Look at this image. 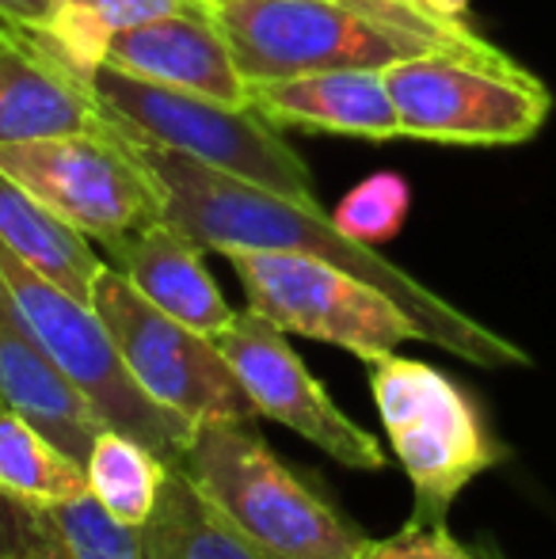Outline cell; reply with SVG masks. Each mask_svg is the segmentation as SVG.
Listing matches in <instances>:
<instances>
[{"label": "cell", "instance_id": "cell-12", "mask_svg": "<svg viewBox=\"0 0 556 559\" xmlns=\"http://www.w3.org/2000/svg\"><path fill=\"white\" fill-rule=\"evenodd\" d=\"M248 107L271 126H294L335 138L393 141L401 138L386 69H324L279 81L248 84Z\"/></svg>", "mask_w": 556, "mask_h": 559}, {"label": "cell", "instance_id": "cell-9", "mask_svg": "<svg viewBox=\"0 0 556 559\" xmlns=\"http://www.w3.org/2000/svg\"><path fill=\"white\" fill-rule=\"evenodd\" d=\"M138 389L187 423H260L252 396L210 335L141 297L122 271L107 263L92 294Z\"/></svg>", "mask_w": 556, "mask_h": 559}, {"label": "cell", "instance_id": "cell-24", "mask_svg": "<svg viewBox=\"0 0 556 559\" xmlns=\"http://www.w3.org/2000/svg\"><path fill=\"white\" fill-rule=\"evenodd\" d=\"M61 4H73L81 12L96 15L107 31H127L138 23H149L156 15H171V12H194V8H206L210 0H61Z\"/></svg>", "mask_w": 556, "mask_h": 559}, {"label": "cell", "instance_id": "cell-26", "mask_svg": "<svg viewBox=\"0 0 556 559\" xmlns=\"http://www.w3.org/2000/svg\"><path fill=\"white\" fill-rule=\"evenodd\" d=\"M416 4L453 23H465V15H469V0H416Z\"/></svg>", "mask_w": 556, "mask_h": 559}, {"label": "cell", "instance_id": "cell-6", "mask_svg": "<svg viewBox=\"0 0 556 559\" xmlns=\"http://www.w3.org/2000/svg\"><path fill=\"white\" fill-rule=\"evenodd\" d=\"M248 84L324 69H389L442 46L324 0H210Z\"/></svg>", "mask_w": 556, "mask_h": 559}, {"label": "cell", "instance_id": "cell-19", "mask_svg": "<svg viewBox=\"0 0 556 559\" xmlns=\"http://www.w3.org/2000/svg\"><path fill=\"white\" fill-rule=\"evenodd\" d=\"M168 464V456L149 449L141 438L107 427L99 430L88 456H84V479H88V491L96 495L107 514L141 530L161 502Z\"/></svg>", "mask_w": 556, "mask_h": 559}, {"label": "cell", "instance_id": "cell-15", "mask_svg": "<svg viewBox=\"0 0 556 559\" xmlns=\"http://www.w3.org/2000/svg\"><path fill=\"white\" fill-rule=\"evenodd\" d=\"M111 126V115L104 111L88 81L69 73L20 31L8 35V43L0 46V145Z\"/></svg>", "mask_w": 556, "mask_h": 559}, {"label": "cell", "instance_id": "cell-16", "mask_svg": "<svg viewBox=\"0 0 556 559\" xmlns=\"http://www.w3.org/2000/svg\"><path fill=\"white\" fill-rule=\"evenodd\" d=\"M0 559H145L141 533L99 507L92 491L69 499L0 495Z\"/></svg>", "mask_w": 556, "mask_h": 559}, {"label": "cell", "instance_id": "cell-14", "mask_svg": "<svg viewBox=\"0 0 556 559\" xmlns=\"http://www.w3.org/2000/svg\"><path fill=\"white\" fill-rule=\"evenodd\" d=\"M0 400L38 423L81 464L99 430H107V419L96 412V404L61 373L58 361L31 335L4 278H0Z\"/></svg>", "mask_w": 556, "mask_h": 559}, {"label": "cell", "instance_id": "cell-20", "mask_svg": "<svg viewBox=\"0 0 556 559\" xmlns=\"http://www.w3.org/2000/svg\"><path fill=\"white\" fill-rule=\"evenodd\" d=\"M88 491L84 464L69 456L38 423L0 400V495L69 499Z\"/></svg>", "mask_w": 556, "mask_h": 559}, {"label": "cell", "instance_id": "cell-3", "mask_svg": "<svg viewBox=\"0 0 556 559\" xmlns=\"http://www.w3.org/2000/svg\"><path fill=\"white\" fill-rule=\"evenodd\" d=\"M366 366L378 419L412 484V522L446 525L458 495L507 461V445L473 392L430 361L386 354Z\"/></svg>", "mask_w": 556, "mask_h": 559}, {"label": "cell", "instance_id": "cell-22", "mask_svg": "<svg viewBox=\"0 0 556 559\" xmlns=\"http://www.w3.org/2000/svg\"><path fill=\"white\" fill-rule=\"evenodd\" d=\"M324 4H343V8H355V12L378 15V20L412 31V35L427 38V43L442 46L446 53H458V58L484 61V66H514V58H507L499 46H492L488 38L476 35L469 23H453V20H442V15H430L427 8L401 4V0H324Z\"/></svg>", "mask_w": 556, "mask_h": 559}, {"label": "cell", "instance_id": "cell-11", "mask_svg": "<svg viewBox=\"0 0 556 559\" xmlns=\"http://www.w3.org/2000/svg\"><path fill=\"white\" fill-rule=\"evenodd\" d=\"M107 66L164 88L194 92L229 107H248V81L225 31L206 8L156 15L115 35Z\"/></svg>", "mask_w": 556, "mask_h": 559}, {"label": "cell", "instance_id": "cell-13", "mask_svg": "<svg viewBox=\"0 0 556 559\" xmlns=\"http://www.w3.org/2000/svg\"><path fill=\"white\" fill-rule=\"evenodd\" d=\"M104 248L115 259V271L127 274L141 297H149L156 309L176 317L179 324L214 338L237 317V309L225 301L222 286L202 259L206 248L179 225H171L168 217L141 225L138 233L119 236Z\"/></svg>", "mask_w": 556, "mask_h": 559}, {"label": "cell", "instance_id": "cell-23", "mask_svg": "<svg viewBox=\"0 0 556 559\" xmlns=\"http://www.w3.org/2000/svg\"><path fill=\"white\" fill-rule=\"evenodd\" d=\"M363 559H476L465 545L450 537L446 525H423V522H404L389 537H370Z\"/></svg>", "mask_w": 556, "mask_h": 559}, {"label": "cell", "instance_id": "cell-17", "mask_svg": "<svg viewBox=\"0 0 556 559\" xmlns=\"http://www.w3.org/2000/svg\"><path fill=\"white\" fill-rule=\"evenodd\" d=\"M0 243L88 305L99 274L107 271V259L96 251V243L69 222H61L43 199L15 183L8 171H0Z\"/></svg>", "mask_w": 556, "mask_h": 559}, {"label": "cell", "instance_id": "cell-2", "mask_svg": "<svg viewBox=\"0 0 556 559\" xmlns=\"http://www.w3.org/2000/svg\"><path fill=\"white\" fill-rule=\"evenodd\" d=\"M176 461L268 559H363L370 545L320 484L268 445L260 423H199Z\"/></svg>", "mask_w": 556, "mask_h": 559}, {"label": "cell", "instance_id": "cell-4", "mask_svg": "<svg viewBox=\"0 0 556 559\" xmlns=\"http://www.w3.org/2000/svg\"><path fill=\"white\" fill-rule=\"evenodd\" d=\"M92 92L119 130L149 145L171 148L225 176L271 187L294 199H317L309 164L252 107H229L194 92L164 88L115 66L92 76Z\"/></svg>", "mask_w": 556, "mask_h": 559}, {"label": "cell", "instance_id": "cell-25", "mask_svg": "<svg viewBox=\"0 0 556 559\" xmlns=\"http://www.w3.org/2000/svg\"><path fill=\"white\" fill-rule=\"evenodd\" d=\"M58 0H0V23L12 31H35L50 20Z\"/></svg>", "mask_w": 556, "mask_h": 559}, {"label": "cell", "instance_id": "cell-8", "mask_svg": "<svg viewBox=\"0 0 556 559\" xmlns=\"http://www.w3.org/2000/svg\"><path fill=\"white\" fill-rule=\"evenodd\" d=\"M401 138L438 145H522L537 138L553 96L530 69L484 66L458 53H416L386 69Z\"/></svg>", "mask_w": 556, "mask_h": 559}, {"label": "cell", "instance_id": "cell-18", "mask_svg": "<svg viewBox=\"0 0 556 559\" xmlns=\"http://www.w3.org/2000/svg\"><path fill=\"white\" fill-rule=\"evenodd\" d=\"M138 533L145 559H268L179 461L168 464L161 502Z\"/></svg>", "mask_w": 556, "mask_h": 559}, {"label": "cell", "instance_id": "cell-28", "mask_svg": "<svg viewBox=\"0 0 556 559\" xmlns=\"http://www.w3.org/2000/svg\"><path fill=\"white\" fill-rule=\"evenodd\" d=\"M401 4H416V0H401ZM419 8V4H416ZM430 15H435V12H430Z\"/></svg>", "mask_w": 556, "mask_h": 559}, {"label": "cell", "instance_id": "cell-5", "mask_svg": "<svg viewBox=\"0 0 556 559\" xmlns=\"http://www.w3.org/2000/svg\"><path fill=\"white\" fill-rule=\"evenodd\" d=\"M248 309L286 335L332 343L358 361H378L404 343H427L419 320L386 289L358 274L297 251H225Z\"/></svg>", "mask_w": 556, "mask_h": 559}, {"label": "cell", "instance_id": "cell-7", "mask_svg": "<svg viewBox=\"0 0 556 559\" xmlns=\"http://www.w3.org/2000/svg\"><path fill=\"white\" fill-rule=\"evenodd\" d=\"M0 171L43 199L96 248L164 217L161 183L119 126L0 145Z\"/></svg>", "mask_w": 556, "mask_h": 559}, {"label": "cell", "instance_id": "cell-10", "mask_svg": "<svg viewBox=\"0 0 556 559\" xmlns=\"http://www.w3.org/2000/svg\"><path fill=\"white\" fill-rule=\"evenodd\" d=\"M225 361L240 377L245 392L252 396L260 423H279L294 430L320 453L340 461L343 468L378 472L386 468V449L370 430L358 427L351 415L324 392V384L312 377L301 354L289 346L286 332H279L260 312L240 309L225 332L214 335Z\"/></svg>", "mask_w": 556, "mask_h": 559}, {"label": "cell", "instance_id": "cell-27", "mask_svg": "<svg viewBox=\"0 0 556 559\" xmlns=\"http://www.w3.org/2000/svg\"><path fill=\"white\" fill-rule=\"evenodd\" d=\"M8 35H12V27H4V23H0V46L8 43Z\"/></svg>", "mask_w": 556, "mask_h": 559}, {"label": "cell", "instance_id": "cell-1", "mask_svg": "<svg viewBox=\"0 0 556 559\" xmlns=\"http://www.w3.org/2000/svg\"><path fill=\"white\" fill-rule=\"evenodd\" d=\"M130 141L138 145V153L145 156L156 183H161L164 217L184 228L187 236H194L206 251L225 255V251L237 248H268L324 259V263L343 266V271L366 278L370 286L386 289L393 301H401L427 332V343L484 369L530 366V354L514 346L511 338L496 335L492 328L476 324L473 317L453 309L446 297H438L419 278L401 271L378 248H366V243L343 236L332 214L317 206V199L279 194L271 187L214 171L206 164L191 160V156L171 153V148L149 145V141L138 138Z\"/></svg>", "mask_w": 556, "mask_h": 559}, {"label": "cell", "instance_id": "cell-21", "mask_svg": "<svg viewBox=\"0 0 556 559\" xmlns=\"http://www.w3.org/2000/svg\"><path fill=\"white\" fill-rule=\"evenodd\" d=\"M412 214V187L401 171H374V176L358 179L332 210V222L343 236L366 243V248H381V243L397 240L404 222Z\"/></svg>", "mask_w": 556, "mask_h": 559}]
</instances>
